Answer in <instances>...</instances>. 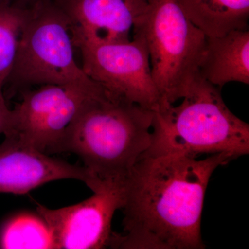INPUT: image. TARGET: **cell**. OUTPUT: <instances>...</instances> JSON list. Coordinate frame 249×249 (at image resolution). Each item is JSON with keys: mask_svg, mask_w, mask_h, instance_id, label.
Listing matches in <instances>:
<instances>
[{"mask_svg": "<svg viewBox=\"0 0 249 249\" xmlns=\"http://www.w3.org/2000/svg\"><path fill=\"white\" fill-rule=\"evenodd\" d=\"M233 160L227 153L202 160L183 155L140 158L124 180L123 232H113L109 247L205 249V193L214 170Z\"/></svg>", "mask_w": 249, "mask_h": 249, "instance_id": "6da1fadb", "label": "cell"}, {"mask_svg": "<svg viewBox=\"0 0 249 249\" xmlns=\"http://www.w3.org/2000/svg\"><path fill=\"white\" fill-rule=\"evenodd\" d=\"M155 112L101 88L67 129L58 153L80 157L93 191L101 183L125 179L151 144Z\"/></svg>", "mask_w": 249, "mask_h": 249, "instance_id": "7a4b0ae2", "label": "cell"}, {"mask_svg": "<svg viewBox=\"0 0 249 249\" xmlns=\"http://www.w3.org/2000/svg\"><path fill=\"white\" fill-rule=\"evenodd\" d=\"M181 99L178 106L155 112L151 144L142 157L227 153L235 160L248 155L249 124L228 108L217 87L198 74Z\"/></svg>", "mask_w": 249, "mask_h": 249, "instance_id": "3957f363", "label": "cell"}, {"mask_svg": "<svg viewBox=\"0 0 249 249\" xmlns=\"http://www.w3.org/2000/svg\"><path fill=\"white\" fill-rule=\"evenodd\" d=\"M17 53L3 87L9 92L47 85L91 82L78 65L70 20L53 0L27 8Z\"/></svg>", "mask_w": 249, "mask_h": 249, "instance_id": "277c9868", "label": "cell"}, {"mask_svg": "<svg viewBox=\"0 0 249 249\" xmlns=\"http://www.w3.org/2000/svg\"><path fill=\"white\" fill-rule=\"evenodd\" d=\"M139 26L146 41L152 78L165 110L182 98L199 73L207 36L187 16L178 0H148Z\"/></svg>", "mask_w": 249, "mask_h": 249, "instance_id": "5b68a950", "label": "cell"}, {"mask_svg": "<svg viewBox=\"0 0 249 249\" xmlns=\"http://www.w3.org/2000/svg\"><path fill=\"white\" fill-rule=\"evenodd\" d=\"M102 88L89 83L47 85L22 91L11 109L4 137L17 139L44 153H58L69 126L86 101Z\"/></svg>", "mask_w": 249, "mask_h": 249, "instance_id": "8992f818", "label": "cell"}, {"mask_svg": "<svg viewBox=\"0 0 249 249\" xmlns=\"http://www.w3.org/2000/svg\"><path fill=\"white\" fill-rule=\"evenodd\" d=\"M82 69L90 79L108 92L157 112L161 97L152 76L145 36L140 27L132 40L114 43H80L76 46Z\"/></svg>", "mask_w": 249, "mask_h": 249, "instance_id": "52a82bcc", "label": "cell"}, {"mask_svg": "<svg viewBox=\"0 0 249 249\" xmlns=\"http://www.w3.org/2000/svg\"><path fill=\"white\" fill-rule=\"evenodd\" d=\"M124 180L101 183L92 196L72 206L51 209L37 204V214L48 229L53 249L109 247L113 217L124 202Z\"/></svg>", "mask_w": 249, "mask_h": 249, "instance_id": "ba28073f", "label": "cell"}, {"mask_svg": "<svg viewBox=\"0 0 249 249\" xmlns=\"http://www.w3.org/2000/svg\"><path fill=\"white\" fill-rule=\"evenodd\" d=\"M70 20L75 45L127 42L148 0H53Z\"/></svg>", "mask_w": 249, "mask_h": 249, "instance_id": "9c48e42d", "label": "cell"}, {"mask_svg": "<svg viewBox=\"0 0 249 249\" xmlns=\"http://www.w3.org/2000/svg\"><path fill=\"white\" fill-rule=\"evenodd\" d=\"M91 178L84 167L50 157L17 139L5 137L0 144V193L23 195L45 183Z\"/></svg>", "mask_w": 249, "mask_h": 249, "instance_id": "30bf717a", "label": "cell"}, {"mask_svg": "<svg viewBox=\"0 0 249 249\" xmlns=\"http://www.w3.org/2000/svg\"><path fill=\"white\" fill-rule=\"evenodd\" d=\"M199 75L217 88L231 82L249 85V29L207 37Z\"/></svg>", "mask_w": 249, "mask_h": 249, "instance_id": "8fae6325", "label": "cell"}, {"mask_svg": "<svg viewBox=\"0 0 249 249\" xmlns=\"http://www.w3.org/2000/svg\"><path fill=\"white\" fill-rule=\"evenodd\" d=\"M185 14L207 37L249 29V0H178Z\"/></svg>", "mask_w": 249, "mask_h": 249, "instance_id": "7c38bea8", "label": "cell"}, {"mask_svg": "<svg viewBox=\"0 0 249 249\" xmlns=\"http://www.w3.org/2000/svg\"><path fill=\"white\" fill-rule=\"evenodd\" d=\"M27 9L14 0H0V87L3 88L14 65Z\"/></svg>", "mask_w": 249, "mask_h": 249, "instance_id": "4fadbf2b", "label": "cell"}, {"mask_svg": "<svg viewBox=\"0 0 249 249\" xmlns=\"http://www.w3.org/2000/svg\"><path fill=\"white\" fill-rule=\"evenodd\" d=\"M53 249L47 226L40 217L19 215L0 229V249Z\"/></svg>", "mask_w": 249, "mask_h": 249, "instance_id": "5bb4252c", "label": "cell"}, {"mask_svg": "<svg viewBox=\"0 0 249 249\" xmlns=\"http://www.w3.org/2000/svg\"><path fill=\"white\" fill-rule=\"evenodd\" d=\"M11 109L6 104L3 88L0 87V135L6 134L11 122Z\"/></svg>", "mask_w": 249, "mask_h": 249, "instance_id": "9a60e30c", "label": "cell"}, {"mask_svg": "<svg viewBox=\"0 0 249 249\" xmlns=\"http://www.w3.org/2000/svg\"><path fill=\"white\" fill-rule=\"evenodd\" d=\"M43 0H14L15 4L22 8L30 7L32 5Z\"/></svg>", "mask_w": 249, "mask_h": 249, "instance_id": "2e32d148", "label": "cell"}]
</instances>
